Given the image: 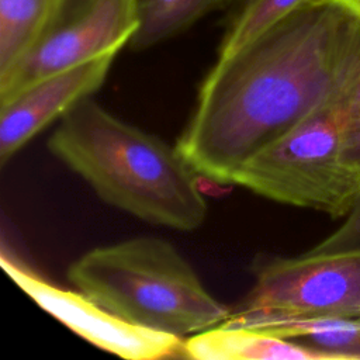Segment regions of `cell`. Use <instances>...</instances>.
Masks as SVG:
<instances>
[{"label":"cell","instance_id":"cell-1","mask_svg":"<svg viewBox=\"0 0 360 360\" xmlns=\"http://www.w3.org/2000/svg\"><path fill=\"white\" fill-rule=\"evenodd\" d=\"M356 13L311 0L217 62L204 77L176 146L198 173L231 184L336 89Z\"/></svg>","mask_w":360,"mask_h":360},{"label":"cell","instance_id":"cell-2","mask_svg":"<svg viewBox=\"0 0 360 360\" xmlns=\"http://www.w3.org/2000/svg\"><path fill=\"white\" fill-rule=\"evenodd\" d=\"M46 145L101 200L132 217L186 232L205 222L200 176L179 148L122 121L91 97L59 120Z\"/></svg>","mask_w":360,"mask_h":360},{"label":"cell","instance_id":"cell-3","mask_svg":"<svg viewBox=\"0 0 360 360\" xmlns=\"http://www.w3.org/2000/svg\"><path fill=\"white\" fill-rule=\"evenodd\" d=\"M68 278L118 318L180 338L214 328L232 312L186 257L156 236L94 248L69 266Z\"/></svg>","mask_w":360,"mask_h":360},{"label":"cell","instance_id":"cell-4","mask_svg":"<svg viewBox=\"0 0 360 360\" xmlns=\"http://www.w3.org/2000/svg\"><path fill=\"white\" fill-rule=\"evenodd\" d=\"M340 79L332 94L308 117L252 156L231 184L280 204L345 218L360 197V187L343 165Z\"/></svg>","mask_w":360,"mask_h":360},{"label":"cell","instance_id":"cell-5","mask_svg":"<svg viewBox=\"0 0 360 360\" xmlns=\"http://www.w3.org/2000/svg\"><path fill=\"white\" fill-rule=\"evenodd\" d=\"M253 284L224 322L249 326L283 318H360V250L259 256Z\"/></svg>","mask_w":360,"mask_h":360},{"label":"cell","instance_id":"cell-6","mask_svg":"<svg viewBox=\"0 0 360 360\" xmlns=\"http://www.w3.org/2000/svg\"><path fill=\"white\" fill-rule=\"evenodd\" d=\"M136 25L135 0H55L32 48L0 76V104L46 76L120 52Z\"/></svg>","mask_w":360,"mask_h":360},{"label":"cell","instance_id":"cell-7","mask_svg":"<svg viewBox=\"0 0 360 360\" xmlns=\"http://www.w3.org/2000/svg\"><path fill=\"white\" fill-rule=\"evenodd\" d=\"M0 264L42 309L98 349L128 360L183 356V338L124 321L82 291L53 285L4 253L0 256Z\"/></svg>","mask_w":360,"mask_h":360},{"label":"cell","instance_id":"cell-8","mask_svg":"<svg viewBox=\"0 0 360 360\" xmlns=\"http://www.w3.org/2000/svg\"><path fill=\"white\" fill-rule=\"evenodd\" d=\"M118 52L46 76L0 104V163L4 166L28 141L105 82Z\"/></svg>","mask_w":360,"mask_h":360},{"label":"cell","instance_id":"cell-9","mask_svg":"<svg viewBox=\"0 0 360 360\" xmlns=\"http://www.w3.org/2000/svg\"><path fill=\"white\" fill-rule=\"evenodd\" d=\"M183 357L194 360H332L326 353L307 345L224 322L187 336Z\"/></svg>","mask_w":360,"mask_h":360},{"label":"cell","instance_id":"cell-10","mask_svg":"<svg viewBox=\"0 0 360 360\" xmlns=\"http://www.w3.org/2000/svg\"><path fill=\"white\" fill-rule=\"evenodd\" d=\"M243 328L307 345L326 353L332 360H360V318L266 319Z\"/></svg>","mask_w":360,"mask_h":360},{"label":"cell","instance_id":"cell-11","mask_svg":"<svg viewBox=\"0 0 360 360\" xmlns=\"http://www.w3.org/2000/svg\"><path fill=\"white\" fill-rule=\"evenodd\" d=\"M228 3L229 0H135L138 25L128 46L132 51L156 46Z\"/></svg>","mask_w":360,"mask_h":360},{"label":"cell","instance_id":"cell-12","mask_svg":"<svg viewBox=\"0 0 360 360\" xmlns=\"http://www.w3.org/2000/svg\"><path fill=\"white\" fill-rule=\"evenodd\" d=\"M53 4L55 0H0V76L32 48Z\"/></svg>","mask_w":360,"mask_h":360},{"label":"cell","instance_id":"cell-13","mask_svg":"<svg viewBox=\"0 0 360 360\" xmlns=\"http://www.w3.org/2000/svg\"><path fill=\"white\" fill-rule=\"evenodd\" d=\"M311 0H229L217 58H226Z\"/></svg>","mask_w":360,"mask_h":360},{"label":"cell","instance_id":"cell-14","mask_svg":"<svg viewBox=\"0 0 360 360\" xmlns=\"http://www.w3.org/2000/svg\"><path fill=\"white\" fill-rule=\"evenodd\" d=\"M345 101L343 165L360 187V15L356 14L340 79Z\"/></svg>","mask_w":360,"mask_h":360},{"label":"cell","instance_id":"cell-15","mask_svg":"<svg viewBox=\"0 0 360 360\" xmlns=\"http://www.w3.org/2000/svg\"><path fill=\"white\" fill-rule=\"evenodd\" d=\"M352 250H360V197L343 218V224L319 243L308 249V252L312 253H338Z\"/></svg>","mask_w":360,"mask_h":360},{"label":"cell","instance_id":"cell-16","mask_svg":"<svg viewBox=\"0 0 360 360\" xmlns=\"http://www.w3.org/2000/svg\"><path fill=\"white\" fill-rule=\"evenodd\" d=\"M336 1L342 3L343 6H346L347 8H350L352 11L360 15V0H336Z\"/></svg>","mask_w":360,"mask_h":360}]
</instances>
